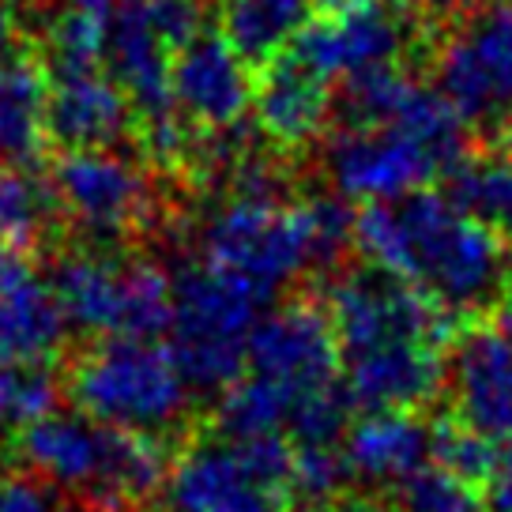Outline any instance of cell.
Returning a JSON list of instances; mask_svg holds the SVG:
<instances>
[{"label": "cell", "mask_w": 512, "mask_h": 512, "mask_svg": "<svg viewBox=\"0 0 512 512\" xmlns=\"http://www.w3.org/2000/svg\"><path fill=\"white\" fill-rule=\"evenodd\" d=\"M354 4H366V0H313V8H324L328 16H336V12H347Z\"/></svg>", "instance_id": "cell-36"}, {"label": "cell", "mask_w": 512, "mask_h": 512, "mask_svg": "<svg viewBox=\"0 0 512 512\" xmlns=\"http://www.w3.org/2000/svg\"><path fill=\"white\" fill-rule=\"evenodd\" d=\"M49 192L64 219L95 241L125 238L155 211L147 170L113 147L64 151L49 170Z\"/></svg>", "instance_id": "cell-8"}, {"label": "cell", "mask_w": 512, "mask_h": 512, "mask_svg": "<svg viewBox=\"0 0 512 512\" xmlns=\"http://www.w3.org/2000/svg\"><path fill=\"white\" fill-rule=\"evenodd\" d=\"M430 464L445 467L448 475L486 490L497 464V445L479 437L475 430H467L456 415L441 418L430 426Z\"/></svg>", "instance_id": "cell-29"}, {"label": "cell", "mask_w": 512, "mask_h": 512, "mask_svg": "<svg viewBox=\"0 0 512 512\" xmlns=\"http://www.w3.org/2000/svg\"><path fill=\"white\" fill-rule=\"evenodd\" d=\"M354 245L369 268L396 275L448 317L479 313L509 287V245L452 192H415L400 204L354 211Z\"/></svg>", "instance_id": "cell-1"}, {"label": "cell", "mask_w": 512, "mask_h": 512, "mask_svg": "<svg viewBox=\"0 0 512 512\" xmlns=\"http://www.w3.org/2000/svg\"><path fill=\"white\" fill-rule=\"evenodd\" d=\"M486 509L512 512V441L509 445H497L494 475L486 482Z\"/></svg>", "instance_id": "cell-32"}, {"label": "cell", "mask_w": 512, "mask_h": 512, "mask_svg": "<svg viewBox=\"0 0 512 512\" xmlns=\"http://www.w3.org/2000/svg\"><path fill=\"white\" fill-rule=\"evenodd\" d=\"M411 42V23L384 0H366L347 12L313 19L302 38L287 49L320 80L351 83L366 72L400 68L403 49Z\"/></svg>", "instance_id": "cell-11"}, {"label": "cell", "mask_w": 512, "mask_h": 512, "mask_svg": "<svg viewBox=\"0 0 512 512\" xmlns=\"http://www.w3.org/2000/svg\"><path fill=\"white\" fill-rule=\"evenodd\" d=\"M501 162L512 166V117L505 121V128H501Z\"/></svg>", "instance_id": "cell-37"}, {"label": "cell", "mask_w": 512, "mask_h": 512, "mask_svg": "<svg viewBox=\"0 0 512 512\" xmlns=\"http://www.w3.org/2000/svg\"><path fill=\"white\" fill-rule=\"evenodd\" d=\"M249 373L294 396L339 384V343L328 313L313 302H287L256 320Z\"/></svg>", "instance_id": "cell-12"}, {"label": "cell", "mask_w": 512, "mask_h": 512, "mask_svg": "<svg viewBox=\"0 0 512 512\" xmlns=\"http://www.w3.org/2000/svg\"><path fill=\"white\" fill-rule=\"evenodd\" d=\"M16 34H19L16 8H8V4L0 0V61H4V57H12V49H16Z\"/></svg>", "instance_id": "cell-33"}, {"label": "cell", "mask_w": 512, "mask_h": 512, "mask_svg": "<svg viewBox=\"0 0 512 512\" xmlns=\"http://www.w3.org/2000/svg\"><path fill=\"white\" fill-rule=\"evenodd\" d=\"M392 512H490L479 486L448 475L445 467H422L392 490Z\"/></svg>", "instance_id": "cell-30"}, {"label": "cell", "mask_w": 512, "mask_h": 512, "mask_svg": "<svg viewBox=\"0 0 512 512\" xmlns=\"http://www.w3.org/2000/svg\"><path fill=\"white\" fill-rule=\"evenodd\" d=\"M76 512H102V509H76Z\"/></svg>", "instance_id": "cell-40"}, {"label": "cell", "mask_w": 512, "mask_h": 512, "mask_svg": "<svg viewBox=\"0 0 512 512\" xmlns=\"http://www.w3.org/2000/svg\"><path fill=\"white\" fill-rule=\"evenodd\" d=\"M49 80V140L64 151L113 147L132 125V106L113 83L106 64L46 68Z\"/></svg>", "instance_id": "cell-17"}, {"label": "cell", "mask_w": 512, "mask_h": 512, "mask_svg": "<svg viewBox=\"0 0 512 512\" xmlns=\"http://www.w3.org/2000/svg\"><path fill=\"white\" fill-rule=\"evenodd\" d=\"M343 456L358 482L396 490L422 467H430V426L411 411L362 415L343 437Z\"/></svg>", "instance_id": "cell-20"}, {"label": "cell", "mask_w": 512, "mask_h": 512, "mask_svg": "<svg viewBox=\"0 0 512 512\" xmlns=\"http://www.w3.org/2000/svg\"><path fill=\"white\" fill-rule=\"evenodd\" d=\"M170 512H290L287 494L256 479L230 441H196L174 460L166 482Z\"/></svg>", "instance_id": "cell-16"}, {"label": "cell", "mask_w": 512, "mask_h": 512, "mask_svg": "<svg viewBox=\"0 0 512 512\" xmlns=\"http://www.w3.org/2000/svg\"><path fill=\"white\" fill-rule=\"evenodd\" d=\"M53 211H57L53 192L34 174L27 170L0 174V260L27 256V249L42 238Z\"/></svg>", "instance_id": "cell-25"}, {"label": "cell", "mask_w": 512, "mask_h": 512, "mask_svg": "<svg viewBox=\"0 0 512 512\" xmlns=\"http://www.w3.org/2000/svg\"><path fill=\"white\" fill-rule=\"evenodd\" d=\"M328 177L343 200L400 204L426 192L437 177H452L448 166L418 136L396 125L339 128L328 140Z\"/></svg>", "instance_id": "cell-9"}, {"label": "cell", "mask_w": 512, "mask_h": 512, "mask_svg": "<svg viewBox=\"0 0 512 512\" xmlns=\"http://www.w3.org/2000/svg\"><path fill=\"white\" fill-rule=\"evenodd\" d=\"M0 512H57V501L31 475H0Z\"/></svg>", "instance_id": "cell-31"}, {"label": "cell", "mask_w": 512, "mask_h": 512, "mask_svg": "<svg viewBox=\"0 0 512 512\" xmlns=\"http://www.w3.org/2000/svg\"><path fill=\"white\" fill-rule=\"evenodd\" d=\"M117 0H61L46 23L49 68L106 64V38Z\"/></svg>", "instance_id": "cell-23"}, {"label": "cell", "mask_w": 512, "mask_h": 512, "mask_svg": "<svg viewBox=\"0 0 512 512\" xmlns=\"http://www.w3.org/2000/svg\"><path fill=\"white\" fill-rule=\"evenodd\" d=\"M68 328L102 339H159L170 332V275L151 260H128L106 249H80L53 264Z\"/></svg>", "instance_id": "cell-6"}, {"label": "cell", "mask_w": 512, "mask_h": 512, "mask_svg": "<svg viewBox=\"0 0 512 512\" xmlns=\"http://www.w3.org/2000/svg\"><path fill=\"white\" fill-rule=\"evenodd\" d=\"M332 512H381V509H373V505H362V501H343V505H336Z\"/></svg>", "instance_id": "cell-38"}, {"label": "cell", "mask_w": 512, "mask_h": 512, "mask_svg": "<svg viewBox=\"0 0 512 512\" xmlns=\"http://www.w3.org/2000/svg\"><path fill=\"white\" fill-rule=\"evenodd\" d=\"M452 196L475 219L497 230L505 245H512V166L501 159H471L452 177Z\"/></svg>", "instance_id": "cell-27"}, {"label": "cell", "mask_w": 512, "mask_h": 512, "mask_svg": "<svg viewBox=\"0 0 512 512\" xmlns=\"http://www.w3.org/2000/svg\"><path fill=\"white\" fill-rule=\"evenodd\" d=\"M437 91L467 121L512 117V0L490 4L448 34L437 61Z\"/></svg>", "instance_id": "cell-10"}, {"label": "cell", "mask_w": 512, "mask_h": 512, "mask_svg": "<svg viewBox=\"0 0 512 512\" xmlns=\"http://www.w3.org/2000/svg\"><path fill=\"white\" fill-rule=\"evenodd\" d=\"M4 4H8V8H19V4H23V0H4Z\"/></svg>", "instance_id": "cell-39"}, {"label": "cell", "mask_w": 512, "mask_h": 512, "mask_svg": "<svg viewBox=\"0 0 512 512\" xmlns=\"http://www.w3.org/2000/svg\"><path fill=\"white\" fill-rule=\"evenodd\" d=\"M76 411L128 433L177 430L192 407V388L159 339H102L68 373Z\"/></svg>", "instance_id": "cell-4"}, {"label": "cell", "mask_w": 512, "mask_h": 512, "mask_svg": "<svg viewBox=\"0 0 512 512\" xmlns=\"http://www.w3.org/2000/svg\"><path fill=\"white\" fill-rule=\"evenodd\" d=\"M223 38L241 61L268 68L313 23V0H223Z\"/></svg>", "instance_id": "cell-22"}, {"label": "cell", "mask_w": 512, "mask_h": 512, "mask_svg": "<svg viewBox=\"0 0 512 512\" xmlns=\"http://www.w3.org/2000/svg\"><path fill=\"white\" fill-rule=\"evenodd\" d=\"M354 245V215L339 200L294 204L264 166L241 162L234 189L200 230V260L260 302L290 287L313 264H332Z\"/></svg>", "instance_id": "cell-2"}, {"label": "cell", "mask_w": 512, "mask_h": 512, "mask_svg": "<svg viewBox=\"0 0 512 512\" xmlns=\"http://www.w3.org/2000/svg\"><path fill=\"white\" fill-rule=\"evenodd\" d=\"M497 309H501V320H497V328H505V332H512V279H509V287H505V294H501V302H497Z\"/></svg>", "instance_id": "cell-35"}, {"label": "cell", "mask_w": 512, "mask_h": 512, "mask_svg": "<svg viewBox=\"0 0 512 512\" xmlns=\"http://www.w3.org/2000/svg\"><path fill=\"white\" fill-rule=\"evenodd\" d=\"M351 467L343 456V445H309L294 448L287 501L305 512H332L343 505V494L351 486Z\"/></svg>", "instance_id": "cell-26"}, {"label": "cell", "mask_w": 512, "mask_h": 512, "mask_svg": "<svg viewBox=\"0 0 512 512\" xmlns=\"http://www.w3.org/2000/svg\"><path fill=\"white\" fill-rule=\"evenodd\" d=\"M448 384L456 418L467 430L509 445L512 441V332L497 324L467 328L452 343Z\"/></svg>", "instance_id": "cell-15"}, {"label": "cell", "mask_w": 512, "mask_h": 512, "mask_svg": "<svg viewBox=\"0 0 512 512\" xmlns=\"http://www.w3.org/2000/svg\"><path fill=\"white\" fill-rule=\"evenodd\" d=\"M324 313L332 320L339 358L396 339H418L441 351L452 343V317L445 309H437L403 279L377 272L369 264L351 268L328 283Z\"/></svg>", "instance_id": "cell-7"}, {"label": "cell", "mask_w": 512, "mask_h": 512, "mask_svg": "<svg viewBox=\"0 0 512 512\" xmlns=\"http://www.w3.org/2000/svg\"><path fill=\"white\" fill-rule=\"evenodd\" d=\"M170 354L192 392H226L249 373V339L260 320V298L215 272L204 260H189L170 275Z\"/></svg>", "instance_id": "cell-5"}, {"label": "cell", "mask_w": 512, "mask_h": 512, "mask_svg": "<svg viewBox=\"0 0 512 512\" xmlns=\"http://www.w3.org/2000/svg\"><path fill=\"white\" fill-rule=\"evenodd\" d=\"M294 400L298 396L287 388L245 373L234 388H226L219 411H215L223 441H253V437H272V433L287 437V418Z\"/></svg>", "instance_id": "cell-24"}, {"label": "cell", "mask_w": 512, "mask_h": 512, "mask_svg": "<svg viewBox=\"0 0 512 512\" xmlns=\"http://www.w3.org/2000/svg\"><path fill=\"white\" fill-rule=\"evenodd\" d=\"M253 113L264 136L279 147H302L317 140L332 117V83L320 80L298 57L283 53L256 76Z\"/></svg>", "instance_id": "cell-19"}, {"label": "cell", "mask_w": 512, "mask_h": 512, "mask_svg": "<svg viewBox=\"0 0 512 512\" xmlns=\"http://www.w3.org/2000/svg\"><path fill=\"white\" fill-rule=\"evenodd\" d=\"M57 377L49 366H0V433L19 437L53 415Z\"/></svg>", "instance_id": "cell-28"}, {"label": "cell", "mask_w": 512, "mask_h": 512, "mask_svg": "<svg viewBox=\"0 0 512 512\" xmlns=\"http://www.w3.org/2000/svg\"><path fill=\"white\" fill-rule=\"evenodd\" d=\"M68 339L57 290L27 256L0 260V366H49Z\"/></svg>", "instance_id": "cell-18"}, {"label": "cell", "mask_w": 512, "mask_h": 512, "mask_svg": "<svg viewBox=\"0 0 512 512\" xmlns=\"http://www.w3.org/2000/svg\"><path fill=\"white\" fill-rule=\"evenodd\" d=\"M339 384L347 392L351 407H362L366 415L377 411H411L437 400V392L448 384V362L441 347L418 343V339H396L358 354L339 358Z\"/></svg>", "instance_id": "cell-13"}, {"label": "cell", "mask_w": 512, "mask_h": 512, "mask_svg": "<svg viewBox=\"0 0 512 512\" xmlns=\"http://www.w3.org/2000/svg\"><path fill=\"white\" fill-rule=\"evenodd\" d=\"M174 113L208 136L238 128L245 110H253V68L230 49L223 34H200L174 57Z\"/></svg>", "instance_id": "cell-14"}, {"label": "cell", "mask_w": 512, "mask_h": 512, "mask_svg": "<svg viewBox=\"0 0 512 512\" xmlns=\"http://www.w3.org/2000/svg\"><path fill=\"white\" fill-rule=\"evenodd\" d=\"M426 8H433V12H445V16H452V12H467V8H475L479 0H422Z\"/></svg>", "instance_id": "cell-34"}, {"label": "cell", "mask_w": 512, "mask_h": 512, "mask_svg": "<svg viewBox=\"0 0 512 512\" xmlns=\"http://www.w3.org/2000/svg\"><path fill=\"white\" fill-rule=\"evenodd\" d=\"M16 452L31 479L49 490H72L102 512L147 505L174 471L162 437L113 430L80 411H53L34 422L16 437Z\"/></svg>", "instance_id": "cell-3"}, {"label": "cell", "mask_w": 512, "mask_h": 512, "mask_svg": "<svg viewBox=\"0 0 512 512\" xmlns=\"http://www.w3.org/2000/svg\"><path fill=\"white\" fill-rule=\"evenodd\" d=\"M49 144V80L31 57L0 61V162L27 170Z\"/></svg>", "instance_id": "cell-21"}]
</instances>
